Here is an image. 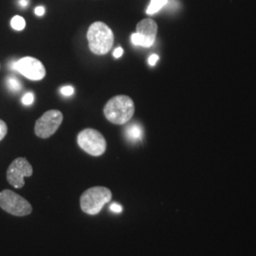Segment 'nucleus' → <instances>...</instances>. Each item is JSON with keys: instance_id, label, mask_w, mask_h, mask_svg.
I'll use <instances>...</instances> for the list:
<instances>
[{"instance_id": "0eeeda50", "label": "nucleus", "mask_w": 256, "mask_h": 256, "mask_svg": "<svg viewBox=\"0 0 256 256\" xmlns=\"http://www.w3.org/2000/svg\"><path fill=\"white\" fill-rule=\"evenodd\" d=\"M62 122L63 114L61 111L56 110L46 111L36 122V135L41 138L52 137L60 128Z\"/></svg>"}, {"instance_id": "39448f33", "label": "nucleus", "mask_w": 256, "mask_h": 256, "mask_svg": "<svg viewBox=\"0 0 256 256\" xmlns=\"http://www.w3.org/2000/svg\"><path fill=\"white\" fill-rule=\"evenodd\" d=\"M0 208L16 216H26L32 212L30 202L10 190L0 192Z\"/></svg>"}, {"instance_id": "f8f14e48", "label": "nucleus", "mask_w": 256, "mask_h": 256, "mask_svg": "<svg viewBox=\"0 0 256 256\" xmlns=\"http://www.w3.org/2000/svg\"><path fill=\"white\" fill-rule=\"evenodd\" d=\"M6 84L10 90L14 93H18L22 90L21 82L16 77H12V76L8 77L6 80Z\"/></svg>"}, {"instance_id": "20e7f679", "label": "nucleus", "mask_w": 256, "mask_h": 256, "mask_svg": "<svg viewBox=\"0 0 256 256\" xmlns=\"http://www.w3.org/2000/svg\"><path fill=\"white\" fill-rule=\"evenodd\" d=\"M77 142L80 148L93 156H102L106 150V140L98 130L86 128L78 134Z\"/></svg>"}, {"instance_id": "4468645a", "label": "nucleus", "mask_w": 256, "mask_h": 256, "mask_svg": "<svg viewBox=\"0 0 256 256\" xmlns=\"http://www.w3.org/2000/svg\"><path fill=\"white\" fill-rule=\"evenodd\" d=\"M34 101V95L32 92H28L22 97V102L25 106H30Z\"/></svg>"}, {"instance_id": "7ed1b4c3", "label": "nucleus", "mask_w": 256, "mask_h": 256, "mask_svg": "<svg viewBox=\"0 0 256 256\" xmlns=\"http://www.w3.org/2000/svg\"><path fill=\"white\" fill-rule=\"evenodd\" d=\"M112 198V192L108 188L96 186L88 189L82 192L80 198L81 208L84 212L95 216L98 214L104 206Z\"/></svg>"}, {"instance_id": "423d86ee", "label": "nucleus", "mask_w": 256, "mask_h": 256, "mask_svg": "<svg viewBox=\"0 0 256 256\" xmlns=\"http://www.w3.org/2000/svg\"><path fill=\"white\" fill-rule=\"evenodd\" d=\"M10 68L32 81H40L46 76V68L44 64L36 58L30 56H26L18 61H14Z\"/></svg>"}, {"instance_id": "412c9836", "label": "nucleus", "mask_w": 256, "mask_h": 256, "mask_svg": "<svg viewBox=\"0 0 256 256\" xmlns=\"http://www.w3.org/2000/svg\"><path fill=\"white\" fill-rule=\"evenodd\" d=\"M30 3V0H18L19 6L21 8H27Z\"/></svg>"}, {"instance_id": "1a4fd4ad", "label": "nucleus", "mask_w": 256, "mask_h": 256, "mask_svg": "<svg viewBox=\"0 0 256 256\" xmlns=\"http://www.w3.org/2000/svg\"><path fill=\"white\" fill-rule=\"evenodd\" d=\"M34 173L32 167L25 158H16L7 170V180L14 188L20 189L25 185L24 178Z\"/></svg>"}, {"instance_id": "2eb2a0df", "label": "nucleus", "mask_w": 256, "mask_h": 256, "mask_svg": "<svg viewBox=\"0 0 256 256\" xmlns=\"http://www.w3.org/2000/svg\"><path fill=\"white\" fill-rule=\"evenodd\" d=\"M7 132H8V128L6 122L0 120V140H2L5 138L7 135Z\"/></svg>"}, {"instance_id": "6e6552de", "label": "nucleus", "mask_w": 256, "mask_h": 256, "mask_svg": "<svg viewBox=\"0 0 256 256\" xmlns=\"http://www.w3.org/2000/svg\"><path fill=\"white\" fill-rule=\"evenodd\" d=\"M158 25L153 19L146 18L138 22L137 32L131 36V41L135 46L150 48L155 43Z\"/></svg>"}, {"instance_id": "6ab92c4d", "label": "nucleus", "mask_w": 256, "mask_h": 256, "mask_svg": "<svg viewBox=\"0 0 256 256\" xmlns=\"http://www.w3.org/2000/svg\"><path fill=\"white\" fill-rule=\"evenodd\" d=\"M158 56L156 54H152L149 57L148 62H149V64H151V66H154L158 62Z\"/></svg>"}, {"instance_id": "ddd939ff", "label": "nucleus", "mask_w": 256, "mask_h": 256, "mask_svg": "<svg viewBox=\"0 0 256 256\" xmlns=\"http://www.w3.org/2000/svg\"><path fill=\"white\" fill-rule=\"evenodd\" d=\"M10 26L16 30H22L26 27V21L20 16H16L10 20Z\"/></svg>"}, {"instance_id": "f3484780", "label": "nucleus", "mask_w": 256, "mask_h": 256, "mask_svg": "<svg viewBox=\"0 0 256 256\" xmlns=\"http://www.w3.org/2000/svg\"><path fill=\"white\" fill-rule=\"evenodd\" d=\"M110 210L113 212L120 214V212H122V207L120 205H119L118 203H112V204L110 205Z\"/></svg>"}, {"instance_id": "f03ea898", "label": "nucleus", "mask_w": 256, "mask_h": 256, "mask_svg": "<svg viewBox=\"0 0 256 256\" xmlns=\"http://www.w3.org/2000/svg\"><path fill=\"white\" fill-rule=\"evenodd\" d=\"M86 38L88 46L94 54L104 55L110 52L114 44L112 30L102 22H95L88 28Z\"/></svg>"}, {"instance_id": "aec40b11", "label": "nucleus", "mask_w": 256, "mask_h": 256, "mask_svg": "<svg viewBox=\"0 0 256 256\" xmlns=\"http://www.w3.org/2000/svg\"><path fill=\"white\" fill-rule=\"evenodd\" d=\"M124 54V50L119 46V48H117L115 50H114V52H113V55H114V57L115 58H120L122 55Z\"/></svg>"}, {"instance_id": "dca6fc26", "label": "nucleus", "mask_w": 256, "mask_h": 256, "mask_svg": "<svg viewBox=\"0 0 256 256\" xmlns=\"http://www.w3.org/2000/svg\"><path fill=\"white\" fill-rule=\"evenodd\" d=\"M60 92L64 96H70L74 93V88L72 86H63L61 88Z\"/></svg>"}, {"instance_id": "a211bd4d", "label": "nucleus", "mask_w": 256, "mask_h": 256, "mask_svg": "<svg viewBox=\"0 0 256 256\" xmlns=\"http://www.w3.org/2000/svg\"><path fill=\"white\" fill-rule=\"evenodd\" d=\"M34 14H36L37 16H44V14H45V8L43 7V6H38L34 10Z\"/></svg>"}, {"instance_id": "9b49d317", "label": "nucleus", "mask_w": 256, "mask_h": 256, "mask_svg": "<svg viewBox=\"0 0 256 256\" xmlns=\"http://www.w3.org/2000/svg\"><path fill=\"white\" fill-rule=\"evenodd\" d=\"M168 3V0H151L146 10L147 14H155Z\"/></svg>"}, {"instance_id": "f257e3e1", "label": "nucleus", "mask_w": 256, "mask_h": 256, "mask_svg": "<svg viewBox=\"0 0 256 256\" xmlns=\"http://www.w3.org/2000/svg\"><path fill=\"white\" fill-rule=\"evenodd\" d=\"M135 113L133 100L126 95H117L106 102L104 114L110 122L114 124H126Z\"/></svg>"}, {"instance_id": "9d476101", "label": "nucleus", "mask_w": 256, "mask_h": 256, "mask_svg": "<svg viewBox=\"0 0 256 256\" xmlns=\"http://www.w3.org/2000/svg\"><path fill=\"white\" fill-rule=\"evenodd\" d=\"M126 137L132 142H138L142 140L144 131L142 128L138 124H132L126 129Z\"/></svg>"}]
</instances>
